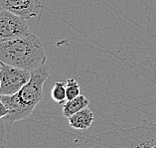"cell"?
I'll list each match as a JSON object with an SVG mask.
<instances>
[{"label": "cell", "instance_id": "cell-7", "mask_svg": "<svg viewBox=\"0 0 156 148\" xmlns=\"http://www.w3.org/2000/svg\"><path fill=\"white\" fill-rule=\"evenodd\" d=\"M94 119V115L89 107L82 109L68 118L70 126L78 130H87L92 126Z\"/></svg>", "mask_w": 156, "mask_h": 148}, {"label": "cell", "instance_id": "cell-6", "mask_svg": "<svg viewBox=\"0 0 156 148\" xmlns=\"http://www.w3.org/2000/svg\"><path fill=\"white\" fill-rule=\"evenodd\" d=\"M0 7L28 20L39 15L43 3L42 0H0Z\"/></svg>", "mask_w": 156, "mask_h": 148}, {"label": "cell", "instance_id": "cell-2", "mask_svg": "<svg viewBox=\"0 0 156 148\" xmlns=\"http://www.w3.org/2000/svg\"><path fill=\"white\" fill-rule=\"evenodd\" d=\"M89 139L93 144L90 148H156V122L115 127Z\"/></svg>", "mask_w": 156, "mask_h": 148}, {"label": "cell", "instance_id": "cell-5", "mask_svg": "<svg viewBox=\"0 0 156 148\" xmlns=\"http://www.w3.org/2000/svg\"><path fill=\"white\" fill-rule=\"evenodd\" d=\"M27 19L0 7V42L29 34Z\"/></svg>", "mask_w": 156, "mask_h": 148}, {"label": "cell", "instance_id": "cell-4", "mask_svg": "<svg viewBox=\"0 0 156 148\" xmlns=\"http://www.w3.org/2000/svg\"><path fill=\"white\" fill-rule=\"evenodd\" d=\"M31 79V71L2 63L0 70V96L17 93Z\"/></svg>", "mask_w": 156, "mask_h": 148}, {"label": "cell", "instance_id": "cell-1", "mask_svg": "<svg viewBox=\"0 0 156 148\" xmlns=\"http://www.w3.org/2000/svg\"><path fill=\"white\" fill-rule=\"evenodd\" d=\"M50 76L49 67L45 65L31 71V79L17 93L13 96H0L9 111L8 115L3 118L6 123L25 119L31 115L34 108L43 98L44 83Z\"/></svg>", "mask_w": 156, "mask_h": 148}, {"label": "cell", "instance_id": "cell-9", "mask_svg": "<svg viewBox=\"0 0 156 148\" xmlns=\"http://www.w3.org/2000/svg\"><path fill=\"white\" fill-rule=\"evenodd\" d=\"M51 97L53 100L62 104L67 100V92H66V83L64 82H56L52 89Z\"/></svg>", "mask_w": 156, "mask_h": 148}, {"label": "cell", "instance_id": "cell-14", "mask_svg": "<svg viewBox=\"0 0 156 148\" xmlns=\"http://www.w3.org/2000/svg\"><path fill=\"white\" fill-rule=\"evenodd\" d=\"M1 66H2V63L0 62V70H1Z\"/></svg>", "mask_w": 156, "mask_h": 148}, {"label": "cell", "instance_id": "cell-12", "mask_svg": "<svg viewBox=\"0 0 156 148\" xmlns=\"http://www.w3.org/2000/svg\"><path fill=\"white\" fill-rule=\"evenodd\" d=\"M8 113H9L8 108H7V107L4 104V102L2 100H0V119H3L4 117H6L8 115Z\"/></svg>", "mask_w": 156, "mask_h": 148}, {"label": "cell", "instance_id": "cell-10", "mask_svg": "<svg viewBox=\"0 0 156 148\" xmlns=\"http://www.w3.org/2000/svg\"><path fill=\"white\" fill-rule=\"evenodd\" d=\"M66 92H67V100H73L81 94V88L78 82L73 78H69L66 83Z\"/></svg>", "mask_w": 156, "mask_h": 148}, {"label": "cell", "instance_id": "cell-13", "mask_svg": "<svg viewBox=\"0 0 156 148\" xmlns=\"http://www.w3.org/2000/svg\"><path fill=\"white\" fill-rule=\"evenodd\" d=\"M6 145H3V144H0V148H5Z\"/></svg>", "mask_w": 156, "mask_h": 148}, {"label": "cell", "instance_id": "cell-11", "mask_svg": "<svg viewBox=\"0 0 156 148\" xmlns=\"http://www.w3.org/2000/svg\"><path fill=\"white\" fill-rule=\"evenodd\" d=\"M5 121L0 119V144L6 145V132H5Z\"/></svg>", "mask_w": 156, "mask_h": 148}, {"label": "cell", "instance_id": "cell-8", "mask_svg": "<svg viewBox=\"0 0 156 148\" xmlns=\"http://www.w3.org/2000/svg\"><path fill=\"white\" fill-rule=\"evenodd\" d=\"M90 104V100L83 96V94H80L79 97L73 98V100H67L63 105V115L65 117L69 118L75 113L79 112L83 108H87Z\"/></svg>", "mask_w": 156, "mask_h": 148}, {"label": "cell", "instance_id": "cell-3", "mask_svg": "<svg viewBox=\"0 0 156 148\" xmlns=\"http://www.w3.org/2000/svg\"><path fill=\"white\" fill-rule=\"evenodd\" d=\"M46 60L43 44L32 33L0 42V62L6 65L33 71L45 65Z\"/></svg>", "mask_w": 156, "mask_h": 148}]
</instances>
